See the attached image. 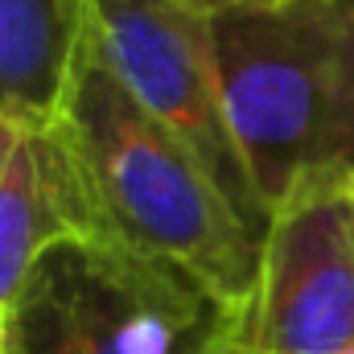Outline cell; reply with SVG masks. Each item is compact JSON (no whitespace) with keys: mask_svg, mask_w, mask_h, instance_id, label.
I'll return each mask as SVG.
<instances>
[{"mask_svg":"<svg viewBox=\"0 0 354 354\" xmlns=\"http://www.w3.org/2000/svg\"><path fill=\"white\" fill-rule=\"evenodd\" d=\"M346 189H351V202H354V177H351V185H346Z\"/></svg>","mask_w":354,"mask_h":354,"instance_id":"cell-9","label":"cell"},{"mask_svg":"<svg viewBox=\"0 0 354 354\" xmlns=\"http://www.w3.org/2000/svg\"><path fill=\"white\" fill-rule=\"evenodd\" d=\"M227 115L256 198L276 210L354 177V0H252L210 12Z\"/></svg>","mask_w":354,"mask_h":354,"instance_id":"cell-1","label":"cell"},{"mask_svg":"<svg viewBox=\"0 0 354 354\" xmlns=\"http://www.w3.org/2000/svg\"><path fill=\"white\" fill-rule=\"evenodd\" d=\"M87 29L91 0H0V115L58 124Z\"/></svg>","mask_w":354,"mask_h":354,"instance_id":"cell-7","label":"cell"},{"mask_svg":"<svg viewBox=\"0 0 354 354\" xmlns=\"http://www.w3.org/2000/svg\"><path fill=\"white\" fill-rule=\"evenodd\" d=\"M354 351L351 189L301 198L268 218L252 292L227 313L218 354Z\"/></svg>","mask_w":354,"mask_h":354,"instance_id":"cell-5","label":"cell"},{"mask_svg":"<svg viewBox=\"0 0 354 354\" xmlns=\"http://www.w3.org/2000/svg\"><path fill=\"white\" fill-rule=\"evenodd\" d=\"M227 313L111 235L50 248L0 317V354H218Z\"/></svg>","mask_w":354,"mask_h":354,"instance_id":"cell-3","label":"cell"},{"mask_svg":"<svg viewBox=\"0 0 354 354\" xmlns=\"http://www.w3.org/2000/svg\"><path fill=\"white\" fill-rule=\"evenodd\" d=\"M189 4H202V8H227V4H252V0H189Z\"/></svg>","mask_w":354,"mask_h":354,"instance_id":"cell-8","label":"cell"},{"mask_svg":"<svg viewBox=\"0 0 354 354\" xmlns=\"http://www.w3.org/2000/svg\"><path fill=\"white\" fill-rule=\"evenodd\" d=\"M58 124L91 185L103 235L185 272L223 313L252 292L264 235L202 161L83 50Z\"/></svg>","mask_w":354,"mask_h":354,"instance_id":"cell-2","label":"cell"},{"mask_svg":"<svg viewBox=\"0 0 354 354\" xmlns=\"http://www.w3.org/2000/svg\"><path fill=\"white\" fill-rule=\"evenodd\" d=\"M346 354H354V351H346Z\"/></svg>","mask_w":354,"mask_h":354,"instance_id":"cell-10","label":"cell"},{"mask_svg":"<svg viewBox=\"0 0 354 354\" xmlns=\"http://www.w3.org/2000/svg\"><path fill=\"white\" fill-rule=\"evenodd\" d=\"M83 235L103 227L66 128L0 115V317L50 248Z\"/></svg>","mask_w":354,"mask_h":354,"instance_id":"cell-6","label":"cell"},{"mask_svg":"<svg viewBox=\"0 0 354 354\" xmlns=\"http://www.w3.org/2000/svg\"><path fill=\"white\" fill-rule=\"evenodd\" d=\"M87 41L111 79L174 132L264 235L268 214L223 99L210 8L189 0H91Z\"/></svg>","mask_w":354,"mask_h":354,"instance_id":"cell-4","label":"cell"}]
</instances>
